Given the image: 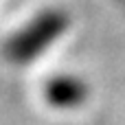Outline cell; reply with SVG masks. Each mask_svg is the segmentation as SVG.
Wrapping results in <instances>:
<instances>
[{
    "mask_svg": "<svg viewBox=\"0 0 125 125\" xmlns=\"http://www.w3.org/2000/svg\"><path fill=\"white\" fill-rule=\"evenodd\" d=\"M86 94H88L86 83L73 77H57L46 88L48 103H53L55 108H77L83 103Z\"/></svg>",
    "mask_w": 125,
    "mask_h": 125,
    "instance_id": "2",
    "label": "cell"
},
{
    "mask_svg": "<svg viewBox=\"0 0 125 125\" xmlns=\"http://www.w3.org/2000/svg\"><path fill=\"white\" fill-rule=\"evenodd\" d=\"M66 26V18L62 13H44L40 15L29 29L18 33L9 44H7V55L15 62H26L35 57L42 48H46Z\"/></svg>",
    "mask_w": 125,
    "mask_h": 125,
    "instance_id": "1",
    "label": "cell"
}]
</instances>
